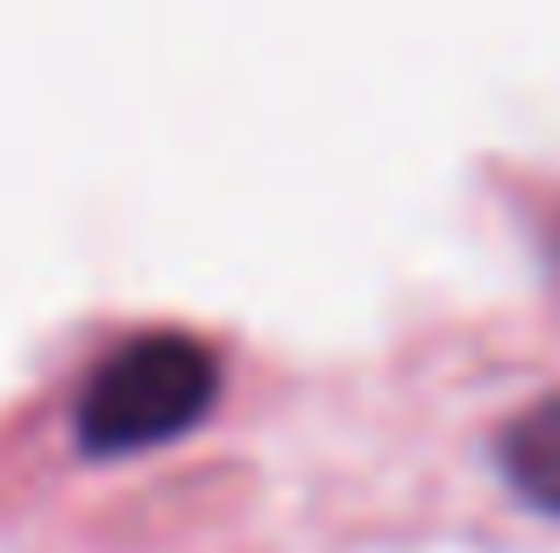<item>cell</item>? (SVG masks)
<instances>
[{"mask_svg":"<svg viewBox=\"0 0 560 553\" xmlns=\"http://www.w3.org/2000/svg\"><path fill=\"white\" fill-rule=\"evenodd\" d=\"M220 398V355L191 333H142V341L114 348L79 390L71 412V440L79 455L114 461V455H142L191 433Z\"/></svg>","mask_w":560,"mask_h":553,"instance_id":"1","label":"cell"},{"mask_svg":"<svg viewBox=\"0 0 560 553\" xmlns=\"http://www.w3.org/2000/svg\"><path fill=\"white\" fill-rule=\"evenodd\" d=\"M497 461H504V483L518 490L533 511L560 518V398L511 419L504 440H497Z\"/></svg>","mask_w":560,"mask_h":553,"instance_id":"2","label":"cell"}]
</instances>
